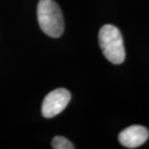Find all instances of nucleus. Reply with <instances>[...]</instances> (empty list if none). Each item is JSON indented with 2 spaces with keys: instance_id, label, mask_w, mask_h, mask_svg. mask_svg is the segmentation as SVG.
<instances>
[{
  "instance_id": "obj_5",
  "label": "nucleus",
  "mask_w": 149,
  "mask_h": 149,
  "mask_svg": "<svg viewBox=\"0 0 149 149\" xmlns=\"http://www.w3.org/2000/svg\"><path fill=\"white\" fill-rule=\"evenodd\" d=\"M52 148L54 149H74L75 147L70 141L62 136L55 137L52 143Z\"/></svg>"
},
{
  "instance_id": "obj_2",
  "label": "nucleus",
  "mask_w": 149,
  "mask_h": 149,
  "mask_svg": "<svg viewBox=\"0 0 149 149\" xmlns=\"http://www.w3.org/2000/svg\"><path fill=\"white\" fill-rule=\"evenodd\" d=\"M99 42L106 59L114 65L122 64L125 60L123 37L117 27L106 24L100 30Z\"/></svg>"
},
{
  "instance_id": "obj_3",
  "label": "nucleus",
  "mask_w": 149,
  "mask_h": 149,
  "mask_svg": "<svg viewBox=\"0 0 149 149\" xmlns=\"http://www.w3.org/2000/svg\"><path fill=\"white\" fill-rule=\"evenodd\" d=\"M71 95L69 91L59 88L50 92L45 97L42 105V113L46 118H51L63 111L68 105Z\"/></svg>"
},
{
  "instance_id": "obj_1",
  "label": "nucleus",
  "mask_w": 149,
  "mask_h": 149,
  "mask_svg": "<svg viewBox=\"0 0 149 149\" xmlns=\"http://www.w3.org/2000/svg\"><path fill=\"white\" fill-rule=\"evenodd\" d=\"M37 20L40 28L51 37H60L64 32V18L54 0H40L37 5Z\"/></svg>"
},
{
  "instance_id": "obj_4",
  "label": "nucleus",
  "mask_w": 149,
  "mask_h": 149,
  "mask_svg": "<svg viewBox=\"0 0 149 149\" xmlns=\"http://www.w3.org/2000/svg\"><path fill=\"white\" fill-rule=\"evenodd\" d=\"M149 132L148 128L141 125H133L123 130L118 135V141L123 147L136 148L148 140Z\"/></svg>"
}]
</instances>
